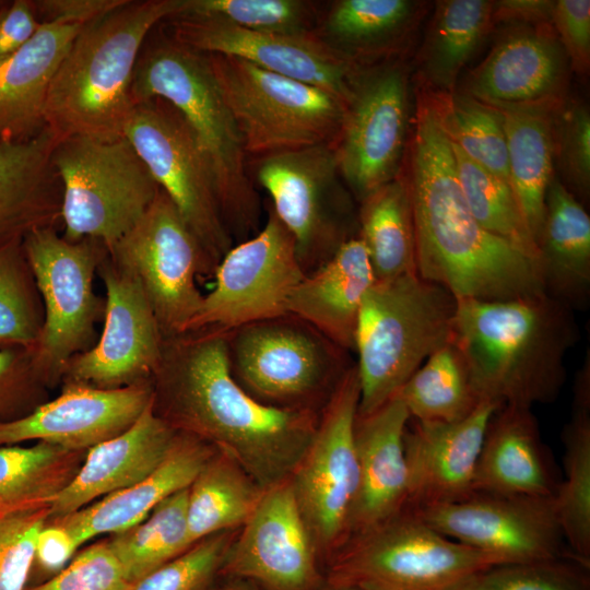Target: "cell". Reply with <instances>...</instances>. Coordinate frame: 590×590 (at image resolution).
<instances>
[{
	"label": "cell",
	"instance_id": "cell-25",
	"mask_svg": "<svg viewBox=\"0 0 590 590\" xmlns=\"http://www.w3.org/2000/svg\"><path fill=\"white\" fill-rule=\"evenodd\" d=\"M410 418L398 393L375 411L357 414L354 439L358 489L350 539L385 523L406 509L409 471L403 438Z\"/></svg>",
	"mask_w": 590,
	"mask_h": 590
},
{
	"label": "cell",
	"instance_id": "cell-4",
	"mask_svg": "<svg viewBox=\"0 0 590 590\" xmlns=\"http://www.w3.org/2000/svg\"><path fill=\"white\" fill-rule=\"evenodd\" d=\"M184 9L185 0H123L81 27L47 94L46 125L58 140L123 137L141 49L157 25Z\"/></svg>",
	"mask_w": 590,
	"mask_h": 590
},
{
	"label": "cell",
	"instance_id": "cell-48",
	"mask_svg": "<svg viewBox=\"0 0 590 590\" xmlns=\"http://www.w3.org/2000/svg\"><path fill=\"white\" fill-rule=\"evenodd\" d=\"M49 507L0 517V590H24Z\"/></svg>",
	"mask_w": 590,
	"mask_h": 590
},
{
	"label": "cell",
	"instance_id": "cell-6",
	"mask_svg": "<svg viewBox=\"0 0 590 590\" xmlns=\"http://www.w3.org/2000/svg\"><path fill=\"white\" fill-rule=\"evenodd\" d=\"M456 307L449 291L417 273L375 280L364 296L355 334L357 414L386 403L435 351L452 340Z\"/></svg>",
	"mask_w": 590,
	"mask_h": 590
},
{
	"label": "cell",
	"instance_id": "cell-57",
	"mask_svg": "<svg viewBox=\"0 0 590 590\" xmlns=\"http://www.w3.org/2000/svg\"><path fill=\"white\" fill-rule=\"evenodd\" d=\"M222 583L213 590H263L251 581L239 578H222Z\"/></svg>",
	"mask_w": 590,
	"mask_h": 590
},
{
	"label": "cell",
	"instance_id": "cell-11",
	"mask_svg": "<svg viewBox=\"0 0 590 590\" xmlns=\"http://www.w3.org/2000/svg\"><path fill=\"white\" fill-rule=\"evenodd\" d=\"M23 246L45 314L34 366L40 379L58 380L69 362L98 339L96 326L104 319L106 300L94 292L93 280L108 247L95 238L68 241L54 226L30 232Z\"/></svg>",
	"mask_w": 590,
	"mask_h": 590
},
{
	"label": "cell",
	"instance_id": "cell-7",
	"mask_svg": "<svg viewBox=\"0 0 590 590\" xmlns=\"http://www.w3.org/2000/svg\"><path fill=\"white\" fill-rule=\"evenodd\" d=\"M495 565L494 556L438 533L405 509L351 538L324 574L327 585L362 590H469Z\"/></svg>",
	"mask_w": 590,
	"mask_h": 590
},
{
	"label": "cell",
	"instance_id": "cell-1",
	"mask_svg": "<svg viewBox=\"0 0 590 590\" xmlns=\"http://www.w3.org/2000/svg\"><path fill=\"white\" fill-rule=\"evenodd\" d=\"M151 382L160 417L231 457L264 489L291 476L319 421L318 411L251 397L232 374L226 331L216 328L164 338Z\"/></svg>",
	"mask_w": 590,
	"mask_h": 590
},
{
	"label": "cell",
	"instance_id": "cell-30",
	"mask_svg": "<svg viewBox=\"0 0 590 590\" xmlns=\"http://www.w3.org/2000/svg\"><path fill=\"white\" fill-rule=\"evenodd\" d=\"M82 26L42 24L34 37L0 63V145L38 137L54 74Z\"/></svg>",
	"mask_w": 590,
	"mask_h": 590
},
{
	"label": "cell",
	"instance_id": "cell-3",
	"mask_svg": "<svg viewBox=\"0 0 590 590\" xmlns=\"http://www.w3.org/2000/svg\"><path fill=\"white\" fill-rule=\"evenodd\" d=\"M456 300L452 342L483 400L531 409L559 396L579 339L573 309L546 294Z\"/></svg>",
	"mask_w": 590,
	"mask_h": 590
},
{
	"label": "cell",
	"instance_id": "cell-10",
	"mask_svg": "<svg viewBox=\"0 0 590 590\" xmlns=\"http://www.w3.org/2000/svg\"><path fill=\"white\" fill-rule=\"evenodd\" d=\"M205 56L247 155L334 144L344 113L338 97L237 57Z\"/></svg>",
	"mask_w": 590,
	"mask_h": 590
},
{
	"label": "cell",
	"instance_id": "cell-15",
	"mask_svg": "<svg viewBox=\"0 0 590 590\" xmlns=\"http://www.w3.org/2000/svg\"><path fill=\"white\" fill-rule=\"evenodd\" d=\"M255 176L292 234L306 274L326 262L352 232V202L333 144L256 157Z\"/></svg>",
	"mask_w": 590,
	"mask_h": 590
},
{
	"label": "cell",
	"instance_id": "cell-45",
	"mask_svg": "<svg viewBox=\"0 0 590 590\" xmlns=\"http://www.w3.org/2000/svg\"><path fill=\"white\" fill-rule=\"evenodd\" d=\"M179 14L215 17L264 33H316L317 11L312 2L303 0H185Z\"/></svg>",
	"mask_w": 590,
	"mask_h": 590
},
{
	"label": "cell",
	"instance_id": "cell-37",
	"mask_svg": "<svg viewBox=\"0 0 590 590\" xmlns=\"http://www.w3.org/2000/svg\"><path fill=\"white\" fill-rule=\"evenodd\" d=\"M357 225L375 280L417 273L413 214L403 176L359 201Z\"/></svg>",
	"mask_w": 590,
	"mask_h": 590
},
{
	"label": "cell",
	"instance_id": "cell-14",
	"mask_svg": "<svg viewBox=\"0 0 590 590\" xmlns=\"http://www.w3.org/2000/svg\"><path fill=\"white\" fill-rule=\"evenodd\" d=\"M123 137L216 269L232 248L233 238L223 219L212 170L185 118L169 102L153 97L133 107Z\"/></svg>",
	"mask_w": 590,
	"mask_h": 590
},
{
	"label": "cell",
	"instance_id": "cell-20",
	"mask_svg": "<svg viewBox=\"0 0 590 590\" xmlns=\"http://www.w3.org/2000/svg\"><path fill=\"white\" fill-rule=\"evenodd\" d=\"M176 42L202 54L237 57L264 70L310 84L345 106L358 64L317 33L287 35L247 30L226 21L189 14L166 20Z\"/></svg>",
	"mask_w": 590,
	"mask_h": 590
},
{
	"label": "cell",
	"instance_id": "cell-41",
	"mask_svg": "<svg viewBox=\"0 0 590 590\" xmlns=\"http://www.w3.org/2000/svg\"><path fill=\"white\" fill-rule=\"evenodd\" d=\"M188 488L167 497L144 520L107 542L131 583L190 547L186 516Z\"/></svg>",
	"mask_w": 590,
	"mask_h": 590
},
{
	"label": "cell",
	"instance_id": "cell-52",
	"mask_svg": "<svg viewBox=\"0 0 590 590\" xmlns=\"http://www.w3.org/2000/svg\"><path fill=\"white\" fill-rule=\"evenodd\" d=\"M40 25L34 1H4L0 7V63L24 47Z\"/></svg>",
	"mask_w": 590,
	"mask_h": 590
},
{
	"label": "cell",
	"instance_id": "cell-49",
	"mask_svg": "<svg viewBox=\"0 0 590 590\" xmlns=\"http://www.w3.org/2000/svg\"><path fill=\"white\" fill-rule=\"evenodd\" d=\"M555 155L574 194L588 198L590 190V115L579 103L560 104L553 115Z\"/></svg>",
	"mask_w": 590,
	"mask_h": 590
},
{
	"label": "cell",
	"instance_id": "cell-27",
	"mask_svg": "<svg viewBox=\"0 0 590 590\" xmlns=\"http://www.w3.org/2000/svg\"><path fill=\"white\" fill-rule=\"evenodd\" d=\"M215 450L178 432L167 457L145 479L51 522L66 529L78 546L97 535L120 533L144 520L164 499L189 487Z\"/></svg>",
	"mask_w": 590,
	"mask_h": 590
},
{
	"label": "cell",
	"instance_id": "cell-39",
	"mask_svg": "<svg viewBox=\"0 0 590 590\" xmlns=\"http://www.w3.org/2000/svg\"><path fill=\"white\" fill-rule=\"evenodd\" d=\"M80 453L44 441L0 447V517L49 507L79 470Z\"/></svg>",
	"mask_w": 590,
	"mask_h": 590
},
{
	"label": "cell",
	"instance_id": "cell-44",
	"mask_svg": "<svg viewBox=\"0 0 590 590\" xmlns=\"http://www.w3.org/2000/svg\"><path fill=\"white\" fill-rule=\"evenodd\" d=\"M44 305L23 238L0 244V350L33 351L44 326Z\"/></svg>",
	"mask_w": 590,
	"mask_h": 590
},
{
	"label": "cell",
	"instance_id": "cell-42",
	"mask_svg": "<svg viewBox=\"0 0 590 590\" xmlns=\"http://www.w3.org/2000/svg\"><path fill=\"white\" fill-rule=\"evenodd\" d=\"M432 94L450 142L470 160L509 182L507 140L500 111L460 92Z\"/></svg>",
	"mask_w": 590,
	"mask_h": 590
},
{
	"label": "cell",
	"instance_id": "cell-33",
	"mask_svg": "<svg viewBox=\"0 0 590 590\" xmlns=\"http://www.w3.org/2000/svg\"><path fill=\"white\" fill-rule=\"evenodd\" d=\"M556 108H497L507 140L509 182L535 244L543 224L546 192L554 178Z\"/></svg>",
	"mask_w": 590,
	"mask_h": 590
},
{
	"label": "cell",
	"instance_id": "cell-16",
	"mask_svg": "<svg viewBox=\"0 0 590 590\" xmlns=\"http://www.w3.org/2000/svg\"><path fill=\"white\" fill-rule=\"evenodd\" d=\"M305 275L292 234L270 206L264 225L233 245L216 266L214 285L189 330L228 331L287 315L290 298Z\"/></svg>",
	"mask_w": 590,
	"mask_h": 590
},
{
	"label": "cell",
	"instance_id": "cell-54",
	"mask_svg": "<svg viewBox=\"0 0 590 590\" xmlns=\"http://www.w3.org/2000/svg\"><path fill=\"white\" fill-rule=\"evenodd\" d=\"M78 544L62 527L50 522L40 530L35 545V558L48 573H59L72 558Z\"/></svg>",
	"mask_w": 590,
	"mask_h": 590
},
{
	"label": "cell",
	"instance_id": "cell-29",
	"mask_svg": "<svg viewBox=\"0 0 590 590\" xmlns=\"http://www.w3.org/2000/svg\"><path fill=\"white\" fill-rule=\"evenodd\" d=\"M375 282L362 240L344 241L295 287L287 312L304 320L339 347L355 350V334L365 294Z\"/></svg>",
	"mask_w": 590,
	"mask_h": 590
},
{
	"label": "cell",
	"instance_id": "cell-12",
	"mask_svg": "<svg viewBox=\"0 0 590 590\" xmlns=\"http://www.w3.org/2000/svg\"><path fill=\"white\" fill-rule=\"evenodd\" d=\"M359 393L353 364L321 409L315 434L290 476L323 569L351 536L358 489L354 426Z\"/></svg>",
	"mask_w": 590,
	"mask_h": 590
},
{
	"label": "cell",
	"instance_id": "cell-28",
	"mask_svg": "<svg viewBox=\"0 0 590 590\" xmlns=\"http://www.w3.org/2000/svg\"><path fill=\"white\" fill-rule=\"evenodd\" d=\"M559 481L530 408L502 405L492 415L473 476V492L555 496Z\"/></svg>",
	"mask_w": 590,
	"mask_h": 590
},
{
	"label": "cell",
	"instance_id": "cell-40",
	"mask_svg": "<svg viewBox=\"0 0 590 590\" xmlns=\"http://www.w3.org/2000/svg\"><path fill=\"white\" fill-rule=\"evenodd\" d=\"M398 394L410 417L422 422L452 423L464 420L483 401L468 364L452 340L435 351Z\"/></svg>",
	"mask_w": 590,
	"mask_h": 590
},
{
	"label": "cell",
	"instance_id": "cell-36",
	"mask_svg": "<svg viewBox=\"0 0 590 590\" xmlns=\"http://www.w3.org/2000/svg\"><path fill=\"white\" fill-rule=\"evenodd\" d=\"M264 491L235 460L216 449L188 488L189 546L212 534L239 529Z\"/></svg>",
	"mask_w": 590,
	"mask_h": 590
},
{
	"label": "cell",
	"instance_id": "cell-18",
	"mask_svg": "<svg viewBox=\"0 0 590 590\" xmlns=\"http://www.w3.org/2000/svg\"><path fill=\"white\" fill-rule=\"evenodd\" d=\"M412 512L438 533L489 554L499 564L575 557L565 542L554 496L474 492L459 502Z\"/></svg>",
	"mask_w": 590,
	"mask_h": 590
},
{
	"label": "cell",
	"instance_id": "cell-50",
	"mask_svg": "<svg viewBox=\"0 0 590 590\" xmlns=\"http://www.w3.org/2000/svg\"><path fill=\"white\" fill-rule=\"evenodd\" d=\"M132 585L107 542L81 552L46 582L28 590H130Z\"/></svg>",
	"mask_w": 590,
	"mask_h": 590
},
{
	"label": "cell",
	"instance_id": "cell-35",
	"mask_svg": "<svg viewBox=\"0 0 590 590\" xmlns=\"http://www.w3.org/2000/svg\"><path fill=\"white\" fill-rule=\"evenodd\" d=\"M494 1L436 2L420 50V72L429 92H453L459 73L477 50L494 22Z\"/></svg>",
	"mask_w": 590,
	"mask_h": 590
},
{
	"label": "cell",
	"instance_id": "cell-8",
	"mask_svg": "<svg viewBox=\"0 0 590 590\" xmlns=\"http://www.w3.org/2000/svg\"><path fill=\"white\" fill-rule=\"evenodd\" d=\"M62 186V237L95 238L109 248L141 220L160 186L125 138L69 137L51 154Z\"/></svg>",
	"mask_w": 590,
	"mask_h": 590
},
{
	"label": "cell",
	"instance_id": "cell-21",
	"mask_svg": "<svg viewBox=\"0 0 590 590\" xmlns=\"http://www.w3.org/2000/svg\"><path fill=\"white\" fill-rule=\"evenodd\" d=\"M97 274L106 291L103 331L92 349L69 362L63 379L103 389L150 382L164 339L150 302L139 280L109 255Z\"/></svg>",
	"mask_w": 590,
	"mask_h": 590
},
{
	"label": "cell",
	"instance_id": "cell-24",
	"mask_svg": "<svg viewBox=\"0 0 590 590\" xmlns=\"http://www.w3.org/2000/svg\"><path fill=\"white\" fill-rule=\"evenodd\" d=\"M502 404L483 400L464 420H412L404 433L409 471L406 510L459 502L473 494L476 461L492 415Z\"/></svg>",
	"mask_w": 590,
	"mask_h": 590
},
{
	"label": "cell",
	"instance_id": "cell-32",
	"mask_svg": "<svg viewBox=\"0 0 590 590\" xmlns=\"http://www.w3.org/2000/svg\"><path fill=\"white\" fill-rule=\"evenodd\" d=\"M536 246L544 293L573 310L585 309L590 299V217L555 176Z\"/></svg>",
	"mask_w": 590,
	"mask_h": 590
},
{
	"label": "cell",
	"instance_id": "cell-31",
	"mask_svg": "<svg viewBox=\"0 0 590 590\" xmlns=\"http://www.w3.org/2000/svg\"><path fill=\"white\" fill-rule=\"evenodd\" d=\"M58 141L46 128L27 142L0 145V244L61 219L62 186L51 162Z\"/></svg>",
	"mask_w": 590,
	"mask_h": 590
},
{
	"label": "cell",
	"instance_id": "cell-43",
	"mask_svg": "<svg viewBox=\"0 0 590 590\" xmlns=\"http://www.w3.org/2000/svg\"><path fill=\"white\" fill-rule=\"evenodd\" d=\"M450 144L458 180L475 220L485 231L507 240L539 263L538 246L510 184L470 160L452 142Z\"/></svg>",
	"mask_w": 590,
	"mask_h": 590
},
{
	"label": "cell",
	"instance_id": "cell-23",
	"mask_svg": "<svg viewBox=\"0 0 590 590\" xmlns=\"http://www.w3.org/2000/svg\"><path fill=\"white\" fill-rule=\"evenodd\" d=\"M568 67L552 25L524 24L494 45L460 93L496 108H556L563 103Z\"/></svg>",
	"mask_w": 590,
	"mask_h": 590
},
{
	"label": "cell",
	"instance_id": "cell-53",
	"mask_svg": "<svg viewBox=\"0 0 590 590\" xmlns=\"http://www.w3.org/2000/svg\"><path fill=\"white\" fill-rule=\"evenodd\" d=\"M123 0L34 1L40 24L84 26L120 5Z\"/></svg>",
	"mask_w": 590,
	"mask_h": 590
},
{
	"label": "cell",
	"instance_id": "cell-55",
	"mask_svg": "<svg viewBox=\"0 0 590 590\" xmlns=\"http://www.w3.org/2000/svg\"><path fill=\"white\" fill-rule=\"evenodd\" d=\"M553 3L554 1L545 0L494 1V22L500 20L552 25Z\"/></svg>",
	"mask_w": 590,
	"mask_h": 590
},
{
	"label": "cell",
	"instance_id": "cell-22",
	"mask_svg": "<svg viewBox=\"0 0 590 590\" xmlns=\"http://www.w3.org/2000/svg\"><path fill=\"white\" fill-rule=\"evenodd\" d=\"M152 400L151 381L115 389L67 381L54 400L0 421V447L38 440L82 452L128 429Z\"/></svg>",
	"mask_w": 590,
	"mask_h": 590
},
{
	"label": "cell",
	"instance_id": "cell-46",
	"mask_svg": "<svg viewBox=\"0 0 590 590\" xmlns=\"http://www.w3.org/2000/svg\"><path fill=\"white\" fill-rule=\"evenodd\" d=\"M237 530L212 534L132 585L130 590H213Z\"/></svg>",
	"mask_w": 590,
	"mask_h": 590
},
{
	"label": "cell",
	"instance_id": "cell-56",
	"mask_svg": "<svg viewBox=\"0 0 590 590\" xmlns=\"http://www.w3.org/2000/svg\"><path fill=\"white\" fill-rule=\"evenodd\" d=\"M38 377L33 351L12 347L0 350V399L25 377Z\"/></svg>",
	"mask_w": 590,
	"mask_h": 590
},
{
	"label": "cell",
	"instance_id": "cell-34",
	"mask_svg": "<svg viewBox=\"0 0 590 590\" xmlns=\"http://www.w3.org/2000/svg\"><path fill=\"white\" fill-rule=\"evenodd\" d=\"M564 481L554 496L565 542L571 554L590 564V353L578 370L573 413L562 435Z\"/></svg>",
	"mask_w": 590,
	"mask_h": 590
},
{
	"label": "cell",
	"instance_id": "cell-19",
	"mask_svg": "<svg viewBox=\"0 0 590 590\" xmlns=\"http://www.w3.org/2000/svg\"><path fill=\"white\" fill-rule=\"evenodd\" d=\"M263 590H322L326 574L290 477L267 488L239 528L222 569Z\"/></svg>",
	"mask_w": 590,
	"mask_h": 590
},
{
	"label": "cell",
	"instance_id": "cell-17",
	"mask_svg": "<svg viewBox=\"0 0 590 590\" xmlns=\"http://www.w3.org/2000/svg\"><path fill=\"white\" fill-rule=\"evenodd\" d=\"M408 127L404 68L359 69L333 144L341 177L358 201L400 175Z\"/></svg>",
	"mask_w": 590,
	"mask_h": 590
},
{
	"label": "cell",
	"instance_id": "cell-13",
	"mask_svg": "<svg viewBox=\"0 0 590 590\" xmlns=\"http://www.w3.org/2000/svg\"><path fill=\"white\" fill-rule=\"evenodd\" d=\"M108 255L139 280L163 338L189 330L204 296L197 279L213 278L215 266L162 189L134 227L108 248Z\"/></svg>",
	"mask_w": 590,
	"mask_h": 590
},
{
	"label": "cell",
	"instance_id": "cell-5",
	"mask_svg": "<svg viewBox=\"0 0 590 590\" xmlns=\"http://www.w3.org/2000/svg\"><path fill=\"white\" fill-rule=\"evenodd\" d=\"M155 28L139 55L131 86L134 106L160 97L193 131L210 165L226 227L234 240L259 231L260 199L248 174L244 142L205 54Z\"/></svg>",
	"mask_w": 590,
	"mask_h": 590
},
{
	"label": "cell",
	"instance_id": "cell-26",
	"mask_svg": "<svg viewBox=\"0 0 590 590\" xmlns=\"http://www.w3.org/2000/svg\"><path fill=\"white\" fill-rule=\"evenodd\" d=\"M178 430L153 410V400L125 432L87 450L83 464L49 506V518L74 512L150 475L169 453Z\"/></svg>",
	"mask_w": 590,
	"mask_h": 590
},
{
	"label": "cell",
	"instance_id": "cell-51",
	"mask_svg": "<svg viewBox=\"0 0 590 590\" xmlns=\"http://www.w3.org/2000/svg\"><path fill=\"white\" fill-rule=\"evenodd\" d=\"M552 26L571 67L579 73H587L590 66V1H554Z\"/></svg>",
	"mask_w": 590,
	"mask_h": 590
},
{
	"label": "cell",
	"instance_id": "cell-58",
	"mask_svg": "<svg viewBox=\"0 0 590 590\" xmlns=\"http://www.w3.org/2000/svg\"><path fill=\"white\" fill-rule=\"evenodd\" d=\"M322 590H362V589L356 588V587H351V586H331V585H326V587H324Z\"/></svg>",
	"mask_w": 590,
	"mask_h": 590
},
{
	"label": "cell",
	"instance_id": "cell-59",
	"mask_svg": "<svg viewBox=\"0 0 590 590\" xmlns=\"http://www.w3.org/2000/svg\"><path fill=\"white\" fill-rule=\"evenodd\" d=\"M4 1H0V7L3 4Z\"/></svg>",
	"mask_w": 590,
	"mask_h": 590
},
{
	"label": "cell",
	"instance_id": "cell-47",
	"mask_svg": "<svg viewBox=\"0 0 590 590\" xmlns=\"http://www.w3.org/2000/svg\"><path fill=\"white\" fill-rule=\"evenodd\" d=\"M469 590H590V564L576 557L499 564L480 574Z\"/></svg>",
	"mask_w": 590,
	"mask_h": 590
},
{
	"label": "cell",
	"instance_id": "cell-2",
	"mask_svg": "<svg viewBox=\"0 0 590 590\" xmlns=\"http://www.w3.org/2000/svg\"><path fill=\"white\" fill-rule=\"evenodd\" d=\"M403 176L410 197L416 272L455 298L507 300L544 293L538 261L485 231L462 193L434 96L421 91Z\"/></svg>",
	"mask_w": 590,
	"mask_h": 590
},
{
	"label": "cell",
	"instance_id": "cell-9",
	"mask_svg": "<svg viewBox=\"0 0 590 590\" xmlns=\"http://www.w3.org/2000/svg\"><path fill=\"white\" fill-rule=\"evenodd\" d=\"M226 341L237 382L281 409L320 412L353 365L349 352L290 314L228 330Z\"/></svg>",
	"mask_w": 590,
	"mask_h": 590
},
{
	"label": "cell",
	"instance_id": "cell-38",
	"mask_svg": "<svg viewBox=\"0 0 590 590\" xmlns=\"http://www.w3.org/2000/svg\"><path fill=\"white\" fill-rule=\"evenodd\" d=\"M420 7L410 0H339L329 9L319 36L358 64L396 47L410 33Z\"/></svg>",
	"mask_w": 590,
	"mask_h": 590
}]
</instances>
